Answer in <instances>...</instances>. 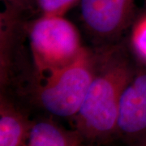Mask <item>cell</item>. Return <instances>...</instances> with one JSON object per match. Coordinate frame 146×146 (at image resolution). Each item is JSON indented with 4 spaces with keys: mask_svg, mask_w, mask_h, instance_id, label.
<instances>
[{
    "mask_svg": "<svg viewBox=\"0 0 146 146\" xmlns=\"http://www.w3.org/2000/svg\"><path fill=\"white\" fill-rule=\"evenodd\" d=\"M137 68L127 52L117 45L98 52L93 80L72 119L84 143L102 146L115 141L121 96Z\"/></svg>",
    "mask_w": 146,
    "mask_h": 146,
    "instance_id": "1",
    "label": "cell"
},
{
    "mask_svg": "<svg viewBox=\"0 0 146 146\" xmlns=\"http://www.w3.org/2000/svg\"><path fill=\"white\" fill-rule=\"evenodd\" d=\"M98 52L84 48L73 63L34 82L26 97L50 117L73 118L78 113L93 80Z\"/></svg>",
    "mask_w": 146,
    "mask_h": 146,
    "instance_id": "2",
    "label": "cell"
},
{
    "mask_svg": "<svg viewBox=\"0 0 146 146\" xmlns=\"http://www.w3.org/2000/svg\"><path fill=\"white\" fill-rule=\"evenodd\" d=\"M25 31L34 66V82L73 63L84 48L78 29L64 16H40L27 25Z\"/></svg>",
    "mask_w": 146,
    "mask_h": 146,
    "instance_id": "3",
    "label": "cell"
},
{
    "mask_svg": "<svg viewBox=\"0 0 146 146\" xmlns=\"http://www.w3.org/2000/svg\"><path fill=\"white\" fill-rule=\"evenodd\" d=\"M84 29L95 42L109 47L137 19L136 0H80Z\"/></svg>",
    "mask_w": 146,
    "mask_h": 146,
    "instance_id": "4",
    "label": "cell"
},
{
    "mask_svg": "<svg viewBox=\"0 0 146 146\" xmlns=\"http://www.w3.org/2000/svg\"><path fill=\"white\" fill-rule=\"evenodd\" d=\"M115 140L125 146L146 142V69L137 68L121 96Z\"/></svg>",
    "mask_w": 146,
    "mask_h": 146,
    "instance_id": "5",
    "label": "cell"
},
{
    "mask_svg": "<svg viewBox=\"0 0 146 146\" xmlns=\"http://www.w3.org/2000/svg\"><path fill=\"white\" fill-rule=\"evenodd\" d=\"M33 120L28 110L5 93L0 96V146H23Z\"/></svg>",
    "mask_w": 146,
    "mask_h": 146,
    "instance_id": "6",
    "label": "cell"
},
{
    "mask_svg": "<svg viewBox=\"0 0 146 146\" xmlns=\"http://www.w3.org/2000/svg\"><path fill=\"white\" fill-rule=\"evenodd\" d=\"M84 143L75 129L68 130L49 117L33 120L23 146H78Z\"/></svg>",
    "mask_w": 146,
    "mask_h": 146,
    "instance_id": "7",
    "label": "cell"
},
{
    "mask_svg": "<svg viewBox=\"0 0 146 146\" xmlns=\"http://www.w3.org/2000/svg\"><path fill=\"white\" fill-rule=\"evenodd\" d=\"M131 42L135 54L146 63V13L137 17L133 24Z\"/></svg>",
    "mask_w": 146,
    "mask_h": 146,
    "instance_id": "8",
    "label": "cell"
},
{
    "mask_svg": "<svg viewBox=\"0 0 146 146\" xmlns=\"http://www.w3.org/2000/svg\"><path fill=\"white\" fill-rule=\"evenodd\" d=\"M80 0H34L41 16H64Z\"/></svg>",
    "mask_w": 146,
    "mask_h": 146,
    "instance_id": "9",
    "label": "cell"
},
{
    "mask_svg": "<svg viewBox=\"0 0 146 146\" xmlns=\"http://www.w3.org/2000/svg\"><path fill=\"white\" fill-rule=\"evenodd\" d=\"M6 7L4 13L20 16L22 11L28 9L30 6L34 3V0H2Z\"/></svg>",
    "mask_w": 146,
    "mask_h": 146,
    "instance_id": "10",
    "label": "cell"
},
{
    "mask_svg": "<svg viewBox=\"0 0 146 146\" xmlns=\"http://www.w3.org/2000/svg\"><path fill=\"white\" fill-rule=\"evenodd\" d=\"M78 146H94V145H89V144H87V143H82V144H80V145Z\"/></svg>",
    "mask_w": 146,
    "mask_h": 146,
    "instance_id": "11",
    "label": "cell"
},
{
    "mask_svg": "<svg viewBox=\"0 0 146 146\" xmlns=\"http://www.w3.org/2000/svg\"><path fill=\"white\" fill-rule=\"evenodd\" d=\"M138 146H146V142H145V143H143V144H141V145Z\"/></svg>",
    "mask_w": 146,
    "mask_h": 146,
    "instance_id": "12",
    "label": "cell"
}]
</instances>
